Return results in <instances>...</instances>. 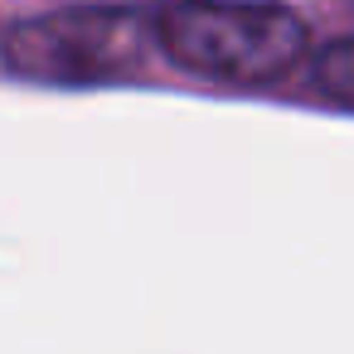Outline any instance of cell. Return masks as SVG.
Instances as JSON below:
<instances>
[{
    "mask_svg": "<svg viewBox=\"0 0 354 354\" xmlns=\"http://www.w3.org/2000/svg\"><path fill=\"white\" fill-rule=\"evenodd\" d=\"M156 35L180 68L218 83H272L306 54V25L267 0H175Z\"/></svg>",
    "mask_w": 354,
    "mask_h": 354,
    "instance_id": "obj_1",
    "label": "cell"
},
{
    "mask_svg": "<svg viewBox=\"0 0 354 354\" xmlns=\"http://www.w3.org/2000/svg\"><path fill=\"white\" fill-rule=\"evenodd\" d=\"M156 44V20L141 10H59L20 20L6 35V64L44 83H112L141 73Z\"/></svg>",
    "mask_w": 354,
    "mask_h": 354,
    "instance_id": "obj_2",
    "label": "cell"
},
{
    "mask_svg": "<svg viewBox=\"0 0 354 354\" xmlns=\"http://www.w3.org/2000/svg\"><path fill=\"white\" fill-rule=\"evenodd\" d=\"M315 83L330 102L354 107V39H335L320 59H315Z\"/></svg>",
    "mask_w": 354,
    "mask_h": 354,
    "instance_id": "obj_3",
    "label": "cell"
}]
</instances>
